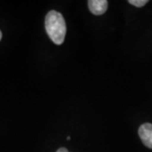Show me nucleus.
<instances>
[{
    "instance_id": "f257e3e1",
    "label": "nucleus",
    "mask_w": 152,
    "mask_h": 152,
    "mask_svg": "<svg viewBox=\"0 0 152 152\" xmlns=\"http://www.w3.org/2000/svg\"><path fill=\"white\" fill-rule=\"evenodd\" d=\"M45 28L50 39L56 45L64 43L66 35V23L59 12L49 11L45 19Z\"/></svg>"
},
{
    "instance_id": "f03ea898",
    "label": "nucleus",
    "mask_w": 152,
    "mask_h": 152,
    "mask_svg": "<svg viewBox=\"0 0 152 152\" xmlns=\"http://www.w3.org/2000/svg\"><path fill=\"white\" fill-rule=\"evenodd\" d=\"M139 135L143 144L148 148L152 149V124H144L139 129Z\"/></svg>"
},
{
    "instance_id": "7ed1b4c3",
    "label": "nucleus",
    "mask_w": 152,
    "mask_h": 152,
    "mask_svg": "<svg viewBox=\"0 0 152 152\" xmlns=\"http://www.w3.org/2000/svg\"><path fill=\"white\" fill-rule=\"evenodd\" d=\"M88 6L93 15H102L107 10L108 2L107 0H89Z\"/></svg>"
},
{
    "instance_id": "20e7f679",
    "label": "nucleus",
    "mask_w": 152,
    "mask_h": 152,
    "mask_svg": "<svg viewBox=\"0 0 152 152\" xmlns=\"http://www.w3.org/2000/svg\"><path fill=\"white\" fill-rule=\"evenodd\" d=\"M147 3H148L147 0H129V4L138 8H141L143 6H145Z\"/></svg>"
},
{
    "instance_id": "39448f33",
    "label": "nucleus",
    "mask_w": 152,
    "mask_h": 152,
    "mask_svg": "<svg viewBox=\"0 0 152 152\" xmlns=\"http://www.w3.org/2000/svg\"><path fill=\"white\" fill-rule=\"evenodd\" d=\"M57 152H69V151L66 148H60L57 151Z\"/></svg>"
},
{
    "instance_id": "423d86ee",
    "label": "nucleus",
    "mask_w": 152,
    "mask_h": 152,
    "mask_svg": "<svg viewBox=\"0 0 152 152\" xmlns=\"http://www.w3.org/2000/svg\"><path fill=\"white\" fill-rule=\"evenodd\" d=\"M1 39H2V32H1V31H0V41H1Z\"/></svg>"
},
{
    "instance_id": "0eeeda50",
    "label": "nucleus",
    "mask_w": 152,
    "mask_h": 152,
    "mask_svg": "<svg viewBox=\"0 0 152 152\" xmlns=\"http://www.w3.org/2000/svg\"><path fill=\"white\" fill-rule=\"evenodd\" d=\"M67 140H70V136H68V137H67Z\"/></svg>"
}]
</instances>
